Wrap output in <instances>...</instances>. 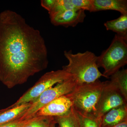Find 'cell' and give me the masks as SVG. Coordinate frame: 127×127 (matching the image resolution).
Here are the masks:
<instances>
[{
	"mask_svg": "<svg viewBox=\"0 0 127 127\" xmlns=\"http://www.w3.org/2000/svg\"><path fill=\"white\" fill-rule=\"evenodd\" d=\"M127 120V104L113 108L101 118L102 127H112Z\"/></svg>",
	"mask_w": 127,
	"mask_h": 127,
	"instance_id": "cell-10",
	"label": "cell"
},
{
	"mask_svg": "<svg viewBox=\"0 0 127 127\" xmlns=\"http://www.w3.org/2000/svg\"><path fill=\"white\" fill-rule=\"evenodd\" d=\"M73 103L66 95L56 98L41 108L35 114L36 117H61L65 115L71 110Z\"/></svg>",
	"mask_w": 127,
	"mask_h": 127,
	"instance_id": "cell-8",
	"label": "cell"
},
{
	"mask_svg": "<svg viewBox=\"0 0 127 127\" xmlns=\"http://www.w3.org/2000/svg\"><path fill=\"white\" fill-rule=\"evenodd\" d=\"M108 10L119 12L121 15L127 14V0H93V12Z\"/></svg>",
	"mask_w": 127,
	"mask_h": 127,
	"instance_id": "cell-11",
	"label": "cell"
},
{
	"mask_svg": "<svg viewBox=\"0 0 127 127\" xmlns=\"http://www.w3.org/2000/svg\"><path fill=\"white\" fill-rule=\"evenodd\" d=\"M56 124L59 127H80L77 117L72 107L71 111L64 116L54 117Z\"/></svg>",
	"mask_w": 127,
	"mask_h": 127,
	"instance_id": "cell-15",
	"label": "cell"
},
{
	"mask_svg": "<svg viewBox=\"0 0 127 127\" xmlns=\"http://www.w3.org/2000/svg\"><path fill=\"white\" fill-rule=\"evenodd\" d=\"M97 64L104 69L106 78L120 70L127 64V41L116 34L109 47L97 56Z\"/></svg>",
	"mask_w": 127,
	"mask_h": 127,
	"instance_id": "cell-4",
	"label": "cell"
},
{
	"mask_svg": "<svg viewBox=\"0 0 127 127\" xmlns=\"http://www.w3.org/2000/svg\"><path fill=\"white\" fill-rule=\"evenodd\" d=\"M110 81L118 88L127 101V70H119L111 75Z\"/></svg>",
	"mask_w": 127,
	"mask_h": 127,
	"instance_id": "cell-14",
	"label": "cell"
},
{
	"mask_svg": "<svg viewBox=\"0 0 127 127\" xmlns=\"http://www.w3.org/2000/svg\"><path fill=\"white\" fill-rule=\"evenodd\" d=\"M77 84L75 79L72 77L48 89L31 102L30 107L20 119L28 120L34 117L37 112L41 108L56 98L70 93L75 89Z\"/></svg>",
	"mask_w": 127,
	"mask_h": 127,
	"instance_id": "cell-5",
	"label": "cell"
},
{
	"mask_svg": "<svg viewBox=\"0 0 127 127\" xmlns=\"http://www.w3.org/2000/svg\"><path fill=\"white\" fill-rule=\"evenodd\" d=\"M74 110L79 122L80 127H102L101 118L87 117L75 111L74 109Z\"/></svg>",
	"mask_w": 127,
	"mask_h": 127,
	"instance_id": "cell-16",
	"label": "cell"
},
{
	"mask_svg": "<svg viewBox=\"0 0 127 127\" xmlns=\"http://www.w3.org/2000/svg\"><path fill=\"white\" fill-rule=\"evenodd\" d=\"M76 9L93 12V0H71Z\"/></svg>",
	"mask_w": 127,
	"mask_h": 127,
	"instance_id": "cell-19",
	"label": "cell"
},
{
	"mask_svg": "<svg viewBox=\"0 0 127 127\" xmlns=\"http://www.w3.org/2000/svg\"><path fill=\"white\" fill-rule=\"evenodd\" d=\"M104 25L107 31L116 32L127 41V14L121 15L117 19L107 21Z\"/></svg>",
	"mask_w": 127,
	"mask_h": 127,
	"instance_id": "cell-13",
	"label": "cell"
},
{
	"mask_svg": "<svg viewBox=\"0 0 127 127\" xmlns=\"http://www.w3.org/2000/svg\"><path fill=\"white\" fill-rule=\"evenodd\" d=\"M31 103H25L11 108L0 110V125L21 118L30 107Z\"/></svg>",
	"mask_w": 127,
	"mask_h": 127,
	"instance_id": "cell-12",
	"label": "cell"
},
{
	"mask_svg": "<svg viewBox=\"0 0 127 127\" xmlns=\"http://www.w3.org/2000/svg\"><path fill=\"white\" fill-rule=\"evenodd\" d=\"M32 118L28 120H22L19 119L12 122L0 125V127H23L30 122Z\"/></svg>",
	"mask_w": 127,
	"mask_h": 127,
	"instance_id": "cell-20",
	"label": "cell"
},
{
	"mask_svg": "<svg viewBox=\"0 0 127 127\" xmlns=\"http://www.w3.org/2000/svg\"><path fill=\"white\" fill-rule=\"evenodd\" d=\"M48 63L40 31L12 10L0 13V82L9 89L24 84Z\"/></svg>",
	"mask_w": 127,
	"mask_h": 127,
	"instance_id": "cell-1",
	"label": "cell"
},
{
	"mask_svg": "<svg viewBox=\"0 0 127 127\" xmlns=\"http://www.w3.org/2000/svg\"><path fill=\"white\" fill-rule=\"evenodd\" d=\"M86 16L85 11L81 9L66 10L49 16L53 25L66 28L75 27L79 23H83Z\"/></svg>",
	"mask_w": 127,
	"mask_h": 127,
	"instance_id": "cell-9",
	"label": "cell"
},
{
	"mask_svg": "<svg viewBox=\"0 0 127 127\" xmlns=\"http://www.w3.org/2000/svg\"><path fill=\"white\" fill-rule=\"evenodd\" d=\"M73 9H78L73 6L71 0H55L53 6L48 12L50 16L58 12Z\"/></svg>",
	"mask_w": 127,
	"mask_h": 127,
	"instance_id": "cell-18",
	"label": "cell"
},
{
	"mask_svg": "<svg viewBox=\"0 0 127 127\" xmlns=\"http://www.w3.org/2000/svg\"><path fill=\"white\" fill-rule=\"evenodd\" d=\"M112 127H127V120Z\"/></svg>",
	"mask_w": 127,
	"mask_h": 127,
	"instance_id": "cell-21",
	"label": "cell"
},
{
	"mask_svg": "<svg viewBox=\"0 0 127 127\" xmlns=\"http://www.w3.org/2000/svg\"><path fill=\"white\" fill-rule=\"evenodd\" d=\"M64 55L68 63L62 69L70 74L77 84L93 82L101 77L106 78L98 70L97 56L94 53L86 51L74 54L70 50L65 51Z\"/></svg>",
	"mask_w": 127,
	"mask_h": 127,
	"instance_id": "cell-2",
	"label": "cell"
},
{
	"mask_svg": "<svg viewBox=\"0 0 127 127\" xmlns=\"http://www.w3.org/2000/svg\"><path fill=\"white\" fill-rule=\"evenodd\" d=\"M56 122H55V120H54V121L50 125V127H56Z\"/></svg>",
	"mask_w": 127,
	"mask_h": 127,
	"instance_id": "cell-22",
	"label": "cell"
},
{
	"mask_svg": "<svg viewBox=\"0 0 127 127\" xmlns=\"http://www.w3.org/2000/svg\"><path fill=\"white\" fill-rule=\"evenodd\" d=\"M72 77L70 73L62 69L46 73L15 103L6 108H11L31 102L42 93L58 83Z\"/></svg>",
	"mask_w": 127,
	"mask_h": 127,
	"instance_id": "cell-6",
	"label": "cell"
},
{
	"mask_svg": "<svg viewBox=\"0 0 127 127\" xmlns=\"http://www.w3.org/2000/svg\"><path fill=\"white\" fill-rule=\"evenodd\" d=\"M124 104H127V101L116 86L110 81H105L97 106L96 117L101 118L111 109Z\"/></svg>",
	"mask_w": 127,
	"mask_h": 127,
	"instance_id": "cell-7",
	"label": "cell"
},
{
	"mask_svg": "<svg viewBox=\"0 0 127 127\" xmlns=\"http://www.w3.org/2000/svg\"><path fill=\"white\" fill-rule=\"evenodd\" d=\"M105 83L98 79L93 82L77 84L66 95L72 102L75 111L84 116L97 118L96 107Z\"/></svg>",
	"mask_w": 127,
	"mask_h": 127,
	"instance_id": "cell-3",
	"label": "cell"
},
{
	"mask_svg": "<svg viewBox=\"0 0 127 127\" xmlns=\"http://www.w3.org/2000/svg\"><path fill=\"white\" fill-rule=\"evenodd\" d=\"M54 121V117L47 116H35L23 127H50Z\"/></svg>",
	"mask_w": 127,
	"mask_h": 127,
	"instance_id": "cell-17",
	"label": "cell"
}]
</instances>
